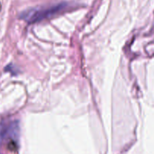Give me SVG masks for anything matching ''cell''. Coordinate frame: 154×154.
<instances>
[{
	"label": "cell",
	"instance_id": "obj_1",
	"mask_svg": "<svg viewBox=\"0 0 154 154\" xmlns=\"http://www.w3.org/2000/svg\"><path fill=\"white\" fill-rule=\"evenodd\" d=\"M66 7V3H60L48 8H33L24 12L21 17L30 23H37L56 14Z\"/></svg>",
	"mask_w": 154,
	"mask_h": 154
}]
</instances>
